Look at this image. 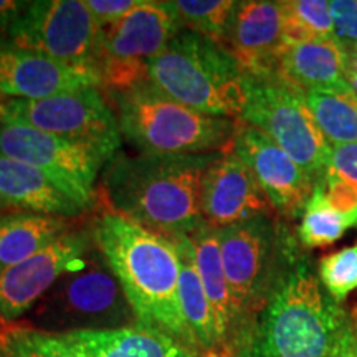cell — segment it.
Listing matches in <instances>:
<instances>
[{
  "instance_id": "cell-27",
  "label": "cell",
  "mask_w": 357,
  "mask_h": 357,
  "mask_svg": "<svg viewBox=\"0 0 357 357\" xmlns=\"http://www.w3.org/2000/svg\"><path fill=\"white\" fill-rule=\"evenodd\" d=\"M0 357H79L56 333L26 326L3 324Z\"/></svg>"
},
{
  "instance_id": "cell-23",
  "label": "cell",
  "mask_w": 357,
  "mask_h": 357,
  "mask_svg": "<svg viewBox=\"0 0 357 357\" xmlns=\"http://www.w3.org/2000/svg\"><path fill=\"white\" fill-rule=\"evenodd\" d=\"M71 229L70 218L12 211L0 213V270L29 260Z\"/></svg>"
},
{
  "instance_id": "cell-36",
  "label": "cell",
  "mask_w": 357,
  "mask_h": 357,
  "mask_svg": "<svg viewBox=\"0 0 357 357\" xmlns=\"http://www.w3.org/2000/svg\"><path fill=\"white\" fill-rule=\"evenodd\" d=\"M12 211H15V208H13V205L8 202V200L3 197V194L2 192H0V213H6V212H12Z\"/></svg>"
},
{
  "instance_id": "cell-29",
  "label": "cell",
  "mask_w": 357,
  "mask_h": 357,
  "mask_svg": "<svg viewBox=\"0 0 357 357\" xmlns=\"http://www.w3.org/2000/svg\"><path fill=\"white\" fill-rule=\"evenodd\" d=\"M318 278L334 301L341 305L357 291V243L318 261Z\"/></svg>"
},
{
  "instance_id": "cell-16",
  "label": "cell",
  "mask_w": 357,
  "mask_h": 357,
  "mask_svg": "<svg viewBox=\"0 0 357 357\" xmlns=\"http://www.w3.org/2000/svg\"><path fill=\"white\" fill-rule=\"evenodd\" d=\"M200 211L205 223L217 230L275 213L255 176L234 149L220 153L205 171Z\"/></svg>"
},
{
  "instance_id": "cell-34",
  "label": "cell",
  "mask_w": 357,
  "mask_h": 357,
  "mask_svg": "<svg viewBox=\"0 0 357 357\" xmlns=\"http://www.w3.org/2000/svg\"><path fill=\"white\" fill-rule=\"evenodd\" d=\"M26 7V2H15V0H0V29L7 30L20 12Z\"/></svg>"
},
{
  "instance_id": "cell-30",
  "label": "cell",
  "mask_w": 357,
  "mask_h": 357,
  "mask_svg": "<svg viewBox=\"0 0 357 357\" xmlns=\"http://www.w3.org/2000/svg\"><path fill=\"white\" fill-rule=\"evenodd\" d=\"M331 15L336 26V37L344 45L346 52L357 50V0H334L331 2Z\"/></svg>"
},
{
  "instance_id": "cell-28",
  "label": "cell",
  "mask_w": 357,
  "mask_h": 357,
  "mask_svg": "<svg viewBox=\"0 0 357 357\" xmlns=\"http://www.w3.org/2000/svg\"><path fill=\"white\" fill-rule=\"evenodd\" d=\"M235 3L231 0H177L174 7L184 29L223 45Z\"/></svg>"
},
{
  "instance_id": "cell-8",
  "label": "cell",
  "mask_w": 357,
  "mask_h": 357,
  "mask_svg": "<svg viewBox=\"0 0 357 357\" xmlns=\"http://www.w3.org/2000/svg\"><path fill=\"white\" fill-rule=\"evenodd\" d=\"M287 153L314 184L324 177L331 144L326 141L300 89L276 77H248L242 116Z\"/></svg>"
},
{
  "instance_id": "cell-17",
  "label": "cell",
  "mask_w": 357,
  "mask_h": 357,
  "mask_svg": "<svg viewBox=\"0 0 357 357\" xmlns=\"http://www.w3.org/2000/svg\"><path fill=\"white\" fill-rule=\"evenodd\" d=\"M223 45L248 77H273L287 45L280 2L245 0L231 12Z\"/></svg>"
},
{
  "instance_id": "cell-33",
  "label": "cell",
  "mask_w": 357,
  "mask_h": 357,
  "mask_svg": "<svg viewBox=\"0 0 357 357\" xmlns=\"http://www.w3.org/2000/svg\"><path fill=\"white\" fill-rule=\"evenodd\" d=\"M339 357H357V307L347 312V328Z\"/></svg>"
},
{
  "instance_id": "cell-2",
  "label": "cell",
  "mask_w": 357,
  "mask_h": 357,
  "mask_svg": "<svg viewBox=\"0 0 357 357\" xmlns=\"http://www.w3.org/2000/svg\"><path fill=\"white\" fill-rule=\"evenodd\" d=\"M93 238L139 326L166 333L192 349L178 303L181 260L172 240L111 211L96 218Z\"/></svg>"
},
{
  "instance_id": "cell-14",
  "label": "cell",
  "mask_w": 357,
  "mask_h": 357,
  "mask_svg": "<svg viewBox=\"0 0 357 357\" xmlns=\"http://www.w3.org/2000/svg\"><path fill=\"white\" fill-rule=\"evenodd\" d=\"M231 149L255 176L275 213L287 220L303 215L316 185L310 174L270 137L248 124L238 128Z\"/></svg>"
},
{
  "instance_id": "cell-10",
  "label": "cell",
  "mask_w": 357,
  "mask_h": 357,
  "mask_svg": "<svg viewBox=\"0 0 357 357\" xmlns=\"http://www.w3.org/2000/svg\"><path fill=\"white\" fill-rule=\"evenodd\" d=\"M8 42L66 65L100 70L101 32L86 0H35L6 30Z\"/></svg>"
},
{
  "instance_id": "cell-20",
  "label": "cell",
  "mask_w": 357,
  "mask_h": 357,
  "mask_svg": "<svg viewBox=\"0 0 357 357\" xmlns=\"http://www.w3.org/2000/svg\"><path fill=\"white\" fill-rule=\"evenodd\" d=\"M347 52L336 37L298 43L281 53L276 77L301 93L346 82Z\"/></svg>"
},
{
  "instance_id": "cell-3",
  "label": "cell",
  "mask_w": 357,
  "mask_h": 357,
  "mask_svg": "<svg viewBox=\"0 0 357 357\" xmlns=\"http://www.w3.org/2000/svg\"><path fill=\"white\" fill-rule=\"evenodd\" d=\"M346 328L347 312L301 255L261 311L245 357H339Z\"/></svg>"
},
{
  "instance_id": "cell-12",
  "label": "cell",
  "mask_w": 357,
  "mask_h": 357,
  "mask_svg": "<svg viewBox=\"0 0 357 357\" xmlns=\"http://www.w3.org/2000/svg\"><path fill=\"white\" fill-rule=\"evenodd\" d=\"M0 119L32 126L65 139L86 142L118 153L121 131L113 106L95 86L45 98L2 100Z\"/></svg>"
},
{
  "instance_id": "cell-32",
  "label": "cell",
  "mask_w": 357,
  "mask_h": 357,
  "mask_svg": "<svg viewBox=\"0 0 357 357\" xmlns=\"http://www.w3.org/2000/svg\"><path fill=\"white\" fill-rule=\"evenodd\" d=\"M328 172L357 185V142L331 146Z\"/></svg>"
},
{
  "instance_id": "cell-18",
  "label": "cell",
  "mask_w": 357,
  "mask_h": 357,
  "mask_svg": "<svg viewBox=\"0 0 357 357\" xmlns=\"http://www.w3.org/2000/svg\"><path fill=\"white\" fill-rule=\"evenodd\" d=\"M58 336L79 357H197L184 342L144 326L70 331Z\"/></svg>"
},
{
  "instance_id": "cell-4",
  "label": "cell",
  "mask_w": 357,
  "mask_h": 357,
  "mask_svg": "<svg viewBox=\"0 0 357 357\" xmlns=\"http://www.w3.org/2000/svg\"><path fill=\"white\" fill-rule=\"evenodd\" d=\"M218 242L235 319L229 357H245L261 311L303 253L273 217L218 229Z\"/></svg>"
},
{
  "instance_id": "cell-35",
  "label": "cell",
  "mask_w": 357,
  "mask_h": 357,
  "mask_svg": "<svg viewBox=\"0 0 357 357\" xmlns=\"http://www.w3.org/2000/svg\"><path fill=\"white\" fill-rule=\"evenodd\" d=\"M344 78L357 93V53H347V68Z\"/></svg>"
},
{
  "instance_id": "cell-7",
  "label": "cell",
  "mask_w": 357,
  "mask_h": 357,
  "mask_svg": "<svg viewBox=\"0 0 357 357\" xmlns=\"http://www.w3.org/2000/svg\"><path fill=\"white\" fill-rule=\"evenodd\" d=\"M40 318L47 328L70 333L128 328L136 316L95 243L42 298Z\"/></svg>"
},
{
  "instance_id": "cell-15",
  "label": "cell",
  "mask_w": 357,
  "mask_h": 357,
  "mask_svg": "<svg viewBox=\"0 0 357 357\" xmlns=\"http://www.w3.org/2000/svg\"><path fill=\"white\" fill-rule=\"evenodd\" d=\"M102 86L100 70L66 65L40 52L0 43V96L35 101Z\"/></svg>"
},
{
  "instance_id": "cell-5",
  "label": "cell",
  "mask_w": 357,
  "mask_h": 357,
  "mask_svg": "<svg viewBox=\"0 0 357 357\" xmlns=\"http://www.w3.org/2000/svg\"><path fill=\"white\" fill-rule=\"evenodd\" d=\"M146 79L187 108L240 118L248 93L245 73L220 42L184 29L147 63Z\"/></svg>"
},
{
  "instance_id": "cell-19",
  "label": "cell",
  "mask_w": 357,
  "mask_h": 357,
  "mask_svg": "<svg viewBox=\"0 0 357 357\" xmlns=\"http://www.w3.org/2000/svg\"><path fill=\"white\" fill-rule=\"evenodd\" d=\"M0 192L15 211L75 218L86 211L42 169L0 155Z\"/></svg>"
},
{
  "instance_id": "cell-21",
  "label": "cell",
  "mask_w": 357,
  "mask_h": 357,
  "mask_svg": "<svg viewBox=\"0 0 357 357\" xmlns=\"http://www.w3.org/2000/svg\"><path fill=\"white\" fill-rule=\"evenodd\" d=\"M194 245V260L197 266L200 280L211 301L213 318H215L218 334V351L229 356L231 341H234V307L229 283H227L225 270H223L220 242H218V230L211 225L200 227L197 231L190 235Z\"/></svg>"
},
{
  "instance_id": "cell-25",
  "label": "cell",
  "mask_w": 357,
  "mask_h": 357,
  "mask_svg": "<svg viewBox=\"0 0 357 357\" xmlns=\"http://www.w3.org/2000/svg\"><path fill=\"white\" fill-rule=\"evenodd\" d=\"M352 227H357V212L339 211L326 197L323 187L316 184L301 215L298 242L305 248L329 247Z\"/></svg>"
},
{
  "instance_id": "cell-1",
  "label": "cell",
  "mask_w": 357,
  "mask_h": 357,
  "mask_svg": "<svg viewBox=\"0 0 357 357\" xmlns=\"http://www.w3.org/2000/svg\"><path fill=\"white\" fill-rule=\"evenodd\" d=\"M220 153L195 155L116 154L102 172L109 211L167 238L192 235L205 220L200 190Z\"/></svg>"
},
{
  "instance_id": "cell-6",
  "label": "cell",
  "mask_w": 357,
  "mask_h": 357,
  "mask_svg": "<svg viewBox=\"0 0 357 357\" xmlns=\"http://www.w3.org/2000/svg\"><path fill=\"white\" fill-rule=\"evenodd\" d=\"M121 136L151 155H195L229 151L238 131L235 119L187 108L147 79L109 91Z\"/></svg>"
},
{
  "instance_id": "cell-9",
  "label": "cell",
  "mask_w": 357,
  "mask_h": 357,
  "mask_svg": "<svg viewBox=\"0 0 357 357\" xmlns=\"http://www.w3.org/2000/svg\"><path fill=\"white\" fill-rule=\"evenodd\" d=\"M184 30L174 2L142 0L134 10L101 32L100 73L108 91L144 82L147 63Z\"/></svg>"
},
{
  "instance_id": "cell-24",
  "label": "cell",
  "mask_w": 357,
  "mask_h": 357,
  "mask_svg": "<svg viewBox=\"0 0 357 357\" xmlns=\"http://www.w3.org/2000/svg\"><path fill=\"white\" fill-rule=\"evenodd\" d=\"M329 144L357 142V93L347 82L303 93Z\"/></svg>"
},
{
  "instance_id": "cell-13",
  "label": "cell",
  "mask_w": 357,
  "mask_h": 357,
  "mask_svg": "<svg viewBox=\"0 0 357 357\" xmlns=\"http://www.w3.org/2000/svg\"><path fill=\"white\" fill-rule=\"evenodd\" d=\"M93 247V230L70 229L37 255L0 270V321L22 318Z\"/></svg>"
},
{
  "instance_id": "cell-22",
  "label": "cell",
  "mask_w": 357,
  "mask_h": 357,
  "mask_svg": "<svg viewBox=\"0 0 357 357\" xmlns=\"http://www.w3.org/2000/svg\"><path fill=\"white\" fill-rule=\"evenodd\" d=\"M171 240L176 245L178 260H181L178 303H181L192 349L218 351L215 318H213L211 301L205 293L199 270L195 266L194 245H192L190 235L172 236Z\"/></svg>"
},
{
  "instance_id": "cell-37",
  "label": "cell",
  "mask_w": 357,
  "mask_h": 357,
  "mask_svg": "<svg viewBox=\"0 0 357 357\" xmlns=\"http://www.w3.org/2000/svg\"><path fill=\"white\" fill-rule=\"evenodd\" d=\"M0 102H2V96H0Z\"/></svg>"
},
{
  "instance_id": "cell-11",
  "label": "cell",
  "mask_w": 357,
  "mask_h": 357,
  "mask_svg": "<svg viewBox=\"0 0 357 357\" xmlns=\"http://www.w3.org/2000/svg\"><path fill=\"white\" fill-rule=\"evenodd\" d=\"M116 154L105 147L0 119V155L42 169L86 208L95 199L98 174Z\"/></svg>"
},
{
  "instance_id": "cell-26",
  "label": "cell",
  "mask_w": 357,
  "mask_h": 357,
  "mask_svg": "<svg viewBox=\"0 0 357 357\" xmlns=\"http://www.w3.org/2000/svg\"><path fill=\"white\" fill-rule=\"evenodd\" d=\"M280 3L283 10V38L287 47L334 37L336 26L331 15V2L289 0Z\"/></svg>"
},
{
  "instance_id": "cell-31",
  "label": "cell",
  "mask_w": 357,
  "mask_h": 357,
  "mask_svg": "<svg viewBox=\"0 0 357 357\" xmlns=\"http://www.w3.org/2000/svg\"><path fill=\"white\" fill-rule=\"evenodd\" d=\"M142 0H86V6L98 29H108L134 10Z\"/></svg>"
}]
</instances>
